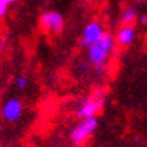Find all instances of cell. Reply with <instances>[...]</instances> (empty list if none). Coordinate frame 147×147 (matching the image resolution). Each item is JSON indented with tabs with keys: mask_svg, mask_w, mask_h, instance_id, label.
Here are the masks:
<instances>
[{
	"mask_svg": "<svg viewBox=\"0 0 147 147\" xmlns=\"http://www.w3.org/2000/svg\"><path fill=\"white\" fill-rule=\"evenodd\" d=\"M116 47V39L114 36L108 32H104V35L98 39L95 44H92L87 48V57L90 65L95 68L96 74H104L105 66L108 63V60L114 51Z\"/></svg>",
	"mask_w": 147,
	"mask_h": 147,
	"instance_id": "1",
	"label": "cell"
},
{
	"mask_svg": "<svg viewBox=\"0 0 147 147\" xmlns=\"http://www.w3.org/2000/svg\"><path fill=\"white\" fill-rule=\"evenodd\" d=\"M99 126L98 116L80 119V122L71 131V143L74 147H83Z\"/></svg>",
	"mask_w": 147,
	"mask_h": 147,
	"instance_id": "2",
	"label": "cell"
},
{
	"mask_svg": "<svg viewBox=\"0 0 147 147\" xmlns=\"http://www.w3.org/2000/svg\"><path fill=\"white\" fill-rule=\"evenodd\" d=\"M105 96H107L105 90H102V89H98L95 92H92V95L87 96L81 104L78 105L77 113H75L77 117L84 119V117L98 116L105 107Z\"/></svg>",
	"mask_w": 147,
	"mask_h": 147,
	"instance_id": "3",
	"label": "cell"
},
{
	"mask_svg": "<svg viewBox=\"0 0 147 147\" xmlns=\"http://www.w3.org/2000/svg\"><path fill=\"white\" fill-rule=\"evenodd\" d=\"M39 24H41V29L48 33V35H59L63 30V17L56 11H48L44 12L39 20Z\"/></svg>",
	"mask_w": 147,
	"mask_h": 147,
	"instance_id": "4",
	"label": "cell"
},
{
	"mask_svg": "<svg viewBox=\"0 0 147 147\" xmlns=\"http://www.w3.org/2000/svg\"><path fill=\"white\" fill-rule=\"evenodd\" d=\"M104 32H105V29H104V24L101 21H98V20L90 21L83 30L80 45H81L83 48H89L92 44H95L98 39L104 35Z\"/></svg>",
	"mask_w": 147,
	"mask_h": 147,
	"instance_id": "5",
	"label": "cell"
},
{
	"mask_svg": "<svg viewBox=\"0 0 147 147\" xmlns=\"http://www.w3.org/2000/svg\"><path fill=\"white\" fill-rule=\"evenodd\" d=\"M23 108H24V105L21 102V99L11 98L3 104L2 116H3V119L6 120V122H17V120H20V117H21V114H23Z\"/></svg>",
	"mask_w": 147,
	"mask_h": 147,
	"instance_id": "6",
	"label": "cell"
},
{
	"mask_svg": "<svg viewBox=\"0 0 147 147\" xmlns=\"http://www.w3.org/2000/svg\"><path fill=\"white\" fill-rule=\"evenodd\" d=\"M137 38V30L134 26H122L119 29L117 35L114 36L116 44H119L120 47H129Z\"/></svg>",
	"mask_w": 147,
	"mask_h": 147,
	"instance_id": "7",
	"label": "cell"
},
{
	"mask_svg": "<svg viewBox=\"0 0 147 147\" xmlns=\"http://www.w3.org/2000/svg\"><path fill=\"white\" fill-rule=\"evenodd\" d=\"M138 9L137 6H126V8L122 11V15H120V23L122 26H134L135 21L138 20Z\"/></svg>",
	"mask_w": 147,
	"mask_h": 147,
	"instance_id": "8",
	"label": "cell"
},
{
	"mask_svg": "<svg viewBox=\"0 0 147 147\" xmlns=\"http://www.w3.org/2000/svg\"><path fill=\"white\" fill-rule=\"evenodd\" d=\"M15 86H17L18 89H26L29 86V78L26 77V75H18L17 81H15Z\"/></svg>",
	"mask_w": 147,
	"mask_h": 147,
	"instance_id": "9",
	"label": "cell"
},
{
	"mask_svg": "<svg viewBox=\"0 0 147 147\" xmlns=\"http://www.w3.org/2000/svg\"><path fill=\"white\" fill-rule=\"evenodd\" d=\"M8 8H9L8 5H5L3 2H0V20L6 17V14H8Z\"/></svg>",
	"mask_w": 147,
	"mask_h": 147,
	"instance_id": "10",
	"label": "cell"
},
{
	"mask_svg": "<svg viewBox=\"0 0 147 147\" xmlns=\"http://www.w3.org/2000/svg\"><path fill=\"white\" fill-rule=\"evenodd\" d=\"M6 48V39L5 38H0V51Z\"/></svg>",
	"mask_w": 147,
	"mask_h": 147,
	"instance_id": "11",
	"label": "cell"
},
{
	"mask_svg": "<svg viewBox=\"0 0 147 147\" xmlns=\"http://www.w3.org/2000/svg\"><path fill=\"white\" fill-rule=\"evenodd\" d=\"M146 21H147V15H146V14L140 15V23H141V24H146Z\"/></svg>",
	"mask_w": 147,
	"mask_h": 147,
	"instance_id": "12",
	"label": "cell"
},
{
	"mask_svg": "<svg viewBox=\"0 0 147 147\" xmlns=\"http://www.w3.org/2000/svg\"><path fill=\"white\" fill-rule=\"evenodd\" d=\"M0 2H3L5 5H12V3H15V2H18V0H0Z\"/></svg>",
	"mask_w": 147,
	"mask_h": 147,
	"instance_id": "13",
	"label": "cell"
}]
</instances>
